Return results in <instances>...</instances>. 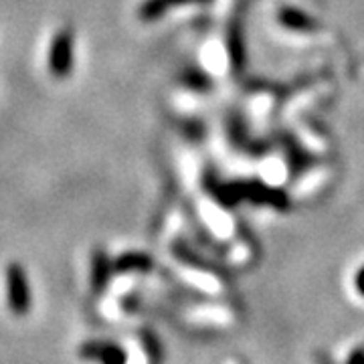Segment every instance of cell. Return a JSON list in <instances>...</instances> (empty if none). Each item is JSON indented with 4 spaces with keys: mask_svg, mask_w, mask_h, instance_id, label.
Wrapping results in <instances>:
<instances>
[{
    "mask_svg": "<svg viewBox=\"0 0 364 364\" xmlns=\"http://www.w3.org/2000/svg\"><path fill=\"white\" fill-rule=\"evenodd\" d=\"M75 35L71 28H61L55 33L49 47V71L55 79H65L71 75L75 63Z\"/></svg>",
    "mask_w": 364,
    "mask_h": 364,
    "instance_id": "2",
    "label": "cell"
},
{
    "mask_svg": "<svg viewBox=\"0 0 364 364\" xmlns=\"http://www.w3.org/2000/svg\"><path fill=\"white\" fill-rule=\"evenodd\" d=\"M79 356L81 358H95L102 364H124L126 363V354L124 350L116 346V344H109V342H85L81 348H79Z\"/></svg>",
    "mask_w": 364,
    "mask_h": 364,
    "instance_id": "3",
    "label": "cell"
},
{
    "mask_svg": "<svg viewBox=\"0 0 364 364\" xmlns=\"http://www.w3.org/2000/svg\"><path fill=\"white\" fill-rule=\"evenodd\" d=\"M6 279V301L14 316H26L33 306V294L25 267L21 263H11L4 272Z\"/></svg>",
    "mask_w": 364,
    "mask_h": 364,
    "instance_id": "1",
    "label": "cell"
},
{
    "mask_svg": "<svg viewBox=\"0 0 364 364\" xmlns=\"http://www.w3.org/2000/svg\"><path fill=\"white\" fill-rule=\"evenodd\" d=\"M184 2H195V0H146L140 9V18L142 21H154V18L166 13L168 9L176 6V4H184Z\"/></svg>",
    "mask_w": 364,
    "mask_h": 364,
    "instance_id": "6",
    "label": "cell"
},
{
    "mask_svg": "<svg viewBox=\"0 0 364 364\" xmlns=\"http://www.w3.org/2000/svg\"><path fill=\"white\" fill-rule=\"evenodd\" d=\"M356 287H358V291L364 296V269L358 273V277H356Z\"/></svg>",
    "mask_w": 364,
    "mask_h": 364,
    "instance_id": "8",
    "label": "cell"
},
{
    "mask_svg": "<svg viewBox=\"0 0 364 364\" xmlns=\"http://www.w3.org/2000/svg\"><path fill=\"white\" fill-rule=\"evenodd\" d=\"M282 21H284L287 26L301 28V31H306V28H312V21H310L306 14L298 13V11H286V13L282 14Z\"/></svg>",
    "mask_w": 364,
    "mask_h": 364,
    "instance_id": "7",
    "label": "cell"
},
{
    "mask_svg": "<svg viewBox=\"0 0 364 364\" xmlns=\"http://www.w3.org/2000/svg\"><path fill=\"white\" fill-rule=\"evenodd\" d=\"M112 272H114V263L109 261L107 253L104 249H95L93 259H91V287H93L95 294L104 291Z\"/></svg>",
    "mask_w": 364,
    "mask_h": 364,
    "instance_id": "4",
    "label": "cell"
},
{
    "mask_svg": "<svg viewBox=\"0 0 364 364\" xmlns=\"http://www.w3.org/2000/svg\"><path fill=\"white\" fill-rule=\"evenodd\" d=\"M152 261L144 253H126L114 261V272H148Z\"/></svg>",
    "mask_w": 364,
    "mask_h": 364,
    "instance_id": "5",
    "label": "cell"
}]
</instances>
